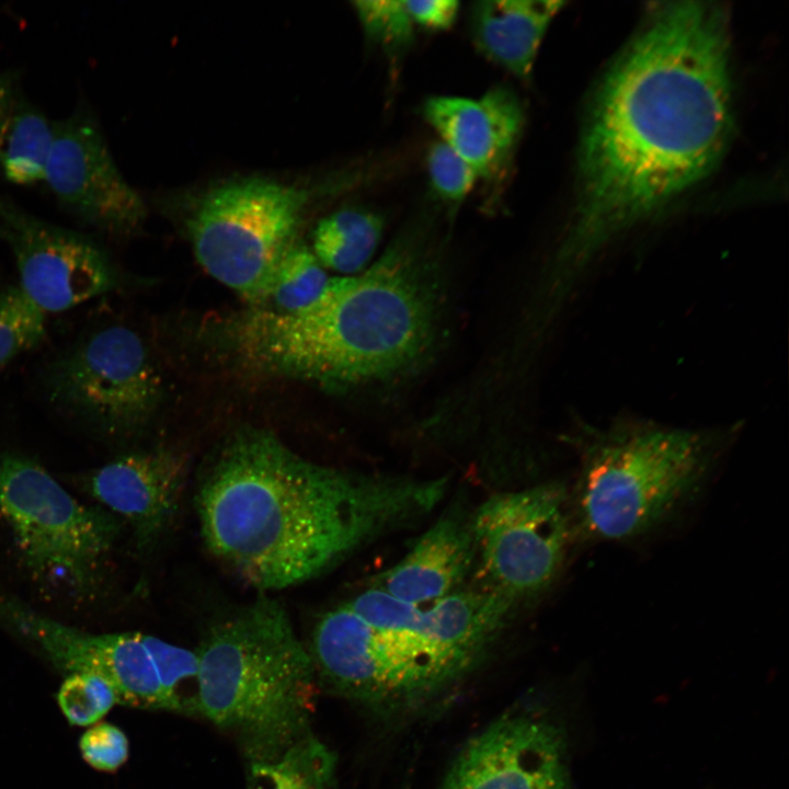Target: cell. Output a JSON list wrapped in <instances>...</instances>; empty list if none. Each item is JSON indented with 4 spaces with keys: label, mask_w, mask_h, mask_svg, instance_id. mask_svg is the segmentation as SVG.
I'll return each mask as SVG.
<instances>
[{
    "label": "cell",
    "mask_w": 789,
    "mask_h": 789,
    "mask_svg": "<svg viewBox=\"0 0 789 789\" xmlns=\"http://www.w3.org/2000/svg\"><path fill=\"white\" fill-rule=\"evenodd\" d=\"M514 604L485 587L455 591L428 607L405 604L396 630L432 650L464 675L499 637Z\"/></svg>",
    "instance_id": "obj_17"
},
{
    "label": "cell",
    "mask_w": 789,
    "mask_h": 789,
    "mask_svg": "<svg viewBox=\"0 0 789 789\" xmlns=\"http://www.w3.org/2000/svg\"><path fill=\"white\" fill-rule=\"evenodd\" d=\"M0 624L34 645L67 675L85 673L105 679L118 704L168 711L150 634L83 631L33 609L1 590Z\"/></svg>",
    "instance_id": "obj_11"
},
{
    "label": "cell",
    "mask_w": 789,
    "mask_h": 789,
    "mask_svg": "<svg viewBox=\"0 0 789 789\" xmlns=\"http://www.w3.org/2000/svg\"><path fill=\"white\" fill-rule=\"evenodd\" d=\"M82 758L100 771H115L128 757V740L125 733L108 722H96L80 737Z\"/></svg>",
    "instance_id": "obj_29"
},
{
    "label": "cell",
    "mask_w": 789,
    "mask_h": 789,
    "mask_svg": "<svg viewBox=\"0 0 789 789\" xmlns=\"http://www.w3.org/2000/svg\"><path fill=\"white\" fill-rule=\"evenodd\" d=\"M0 514L25 567L79 601L96 598L121 521L67 492L35 460L0 454Z\"/></svg>",
    "instance_id": "obj_7"
},
{
    "label": "cell",
    "mask_w": 789,
    "mask_h": 789,
    "mask_svg": "<svg viewBox=\"0 0 789 789\" xmlns=\"http://www.w3.org/2000/svg\"><path fill=\"white\" fill-rule=\"evenodd\" d=\"M442 789H574L565 734L538 711L511 710L467 742Z\"/></svg>",
    "instance_id": "obj_14"
},
{
    "label": "cell",
    "mask_w": 789,
    "mask_h": 789,
    "mask_svg": "<svg viewBox=\"0 0 789 789\" xmlns=\"http://www.w3.org/2000/svg\"><path fill=\"white\" fill-rule=\"evenodd\" d=\"M42 182L70 215L108 235L129 236L146 219L144 199L119 171L87 107L54 122Z\"/></svg>",
    "instance_id": "obj_12"
},
{
    "label": "cell",
    "mask_w": 789,
    "mask_h": 789,
    "mask_svg": "<svg viewBox=\"0 0 789 789\" xmlns=\"http://www.w3.org/2000/svg\"><path fill=\"white\" fill-rule=\"evenodd\" d=\"M330 278L312 250L297 241L277 268L268 297L274 302L273 310L295 313L309 308L320 298Z\"/></svg>",
    "instance_id": "obj_23"
},
{
    "label": "cell",
    "mask_w": 789,
    "mask_h": 789,
    "mask_svg": "<svg viewBox=\"0 0 789 789\" xmlns=\"http://www.w3.org/2000/svg\"><path fill=\"white\" fill-rule=\"evenodd\" d=\"M423 115L442 141L485 181L506 170L525 123L519 98L503 85L478 99L431 96L423 104Z\"/></svg>",
    "instance_id": "obj_16"
},
{
    "label": "cell",
    "mask_w": 789,
    "mask_h": 789,
    "mask_svg": "<svg viewBox=\"0 0 789 789\" xmlns=\"http://www.w3.org/2000/svg\"><path fill=\"white\" fill-rule=\"evenodd\" d=\"M445 479L353 473L243 430L203 477L197 513L209 551L255 588L313 579L362 546L427 515Z\"/></svg>",
    "instance_id": "obj_2"
},
{
    "label": "cell",
    "mask_w": 789,
    "mask_h": 789,
    "mask_svg": "<svg viewBox=\"0 0 789 789\" xmlns=\"http://www.w3.org/2000/svg\"><path fill=\"white\" fill-rule=\"evenodd\" d=\"M168 711L199 714L198 658L196 651L150 636Z\"/></svg>",
    "instance_id": "obj_25"
},
{
    "label": "cell",
    "mask_w": 789,
    "mask_h": 789,
    "mask_svg": "<svg viewBox=\"0 0 789 789\" xmlns=\"http://www.w3.org/2000/svg\"><path fill=\"white\" fill-rule=\"evenodd\" d=\"M188 473L186 457L168 448L123 455L98 468L89 493L133 529L139 548L149 547L173 518Z\"/></svg>",
    "instance_id": "obj_15"
},
{
    "label": "cell",
    "mask_w": 789,
    "mask_h": 789,
    "mask_svg": "<svg viewBox=\"0 0 789 789\" xmlns=\"http://www.w3.org/2000/svg\"><path fill=\"white\" fill-rule=\"evenodd\" d=\"M431 190L447 208L456 210L473 188L478 176L445 142H434L426 156Z\"/></svg>",
    "instance_id": "obj_28"
},
{
    "label": "cell",
    "mask_w": 789,
    "mask_h": 789,
    "mask_svg": "<svg viewBox=\"0 0 789 789\" xmlns=\"http://www.w3.org/2000/svg\"><path fill=\"white\" fill-rule=\"evenodd\" d=\"M722 447L711 432L649 423L594 431L582 445L570 501L573 529L604 541L658 529L698 498Z\"/></svg>",
    "instance_id": "obj_4"
},
{
    "label": "cell",
    "mask_w": 789,
    "mask_h": 789,
    "mask_svg": "<svg viewBox=\"0 0 789 789\" xmlns=\"http://www.w3.org/2000/svg\"><path fill=\"white\" fill-rule=\"evenodd\" d=\"M45 385L55 404L108 434L141 425L161 397L145 343L122 325L92 333L57 358Z\"/></svg>",
    "instance_id": "obj_10"
},
{
    "label": "cell",
    "mask_w": 789,
    "mask_h": 789,
    "mask_svg": "<svg viewBox=\"0 0 789 789\" xmlns=\"http://www.w3.org/2000/svg\"><path fill=\"white\" fill-rule=\"evenodd\" d=\"M471 527L489 590L515 603L544 594L562 568L573 529L563 485L541 483L495 494Z\"/></svg>",
    "instance_id": "obj_9"
},
{
    "label": "cell",
    "mask_w": 789,
    "mask_h": 789,
    "mask_svg": "<svg viewBox=\"0 0 789 789\" xmlns=\"http://www.w3.org/2000/svg\"><path fill=\"white\" fill-rule=\"evenodd\" d=\"M436 215L414 218L359 274L330 278L309 308L252 307L229 324L251 368L342 391L411 374L436 346L446 272Z\"/></svg>",
    "instance_id": "obj_3"
},
{
    "label": "cell",
    "mask_w": 789,
    "mask_h": 789,
    "mask_svg": "<svg viewBox=\"0 0 789 789\" xmlns=\"http://www.w3.org/2000/svg\"><path fill=\"white\" fill-rule=\"evenodd\" d=\"M733 128L727 18L658 8L602 81L579 158V204L550 272L570 284L609 238L707 176Z\"/></svg>",
    "instance_id": "obj_1"
},
{
    "label": "cell",
    "mask_w": 789,
    "mask_h": 789,
    "mask_svg": "<svg viewBox=\"0 0 789 789\" xmlns=\"http://www.w3.org/2000/svg\"><path fill=\"white\" fill-rule=\"evenodd\" d=\"M403 3L414 25L433 31L451 27L459 12V2L456 0H413Z\"/></svg>",
    "instance_id": "obj_30"
},
{
    "label": "cell",
    "mask_w": 789,
    "mask_h": 789,
    "mask_svg": "<svg viewBox=\"0 0 789 789\" xmlns=\"http://www.w3.org/2000/svg\"><path fill=\"white\" fill-rule=\"evenodd\" d=\"M382 231L379 214L362 207L341 208L317 224L311 250L323 267L355 275L374 256Z\"/></svg>",
    "instance_id": "obj_22"
},
{
    "label": "cell",
    "mask_w": 789,
    "mask_h": 789,
    "mask_svg": "<svg viewBox=\"0 0 789 789\" xmlns=\"http://www.w3.org/2000/svg\"><path fill=\"white\" fill-rule=\"evenodd\" d=\"M195 651L199 714L238 732L244 753L309 730L315 667L278 602L263 596L219 620Z\"/></svg>",
    "instance_id": "obj_5"
},
{
    "label": "cell",
    "mask_w": 789,
    "mask_h": 789,
    "mask_svg": "<svg viewBox=\"0 0 789 789\" xmlns=\"http://www.w3.org/2000/svg\"><path fill=\"white\" fill-rule=\"evenodd\" d=\"M562 1L482 0L469 10L474 46L519 80H528L546 31Z\"/></svg>",
    "instance_id": "obj_19"
},
{
    "label": "cell",
    "mask_w": 789,
    "mask_h": 789,
    "mask_svg": "<svg viewBox=\"0 0 789 789\" xmlns=\"http://www.w3.org/2000/svg\"><path fill=\"white\" fill-rule=\"evenodd\" d=\"M53 128L18 75L0 70V179L24 186L42 182Z\"/></svg>",
    "instance_id": "obj_20"
},
{
    "label": "cell",
    "mask_w": 789,
    "mask_h": 789,
    "mask_svg": "<svg viewBox=\"0 0 789 789\" xmlns=\"http://www.w3.org/2000/svg\"><path fill=\"white\" fill-rule=\"evenodd\" d=\"M57 702L70 724L88 727L99 722L117 704V698L102 677L73 673L61 683Z\"/></svg>",
    "instance_id": "obj_27"
},
{
    "label": "cell",
    "mask_w": 789,
    "mask_h": 789,
    "mask_svg": "<svg viewBox=\"0 0 789 789\" xmlns=\"http://www.w3.org/2000/svg\"><path fill=\"white\" fill-rule=\"evenodd\" d=\"M245 789H333L336 756L310 729L278 746L244 753Z\"/></svg>",
    "instance_id": "obj_21"
},
{
    "label": "cell",
    "mask_w": 789,
    "mask_h": 789,
    "mask_svg": "<svg viewBox=\"0 0 789 789\" xmlns=\"http://www.w3.org/2000/svg\"><path fill=\"white\" fill-rule=\"evenodd\" d=\"M352 4L369 43L390 55H397L411 46L414 24L403 1L357 0Z\"/></svg>",
    "instance_id": "obj_26"
},
{
    "label": "cell",
    "mask_w": 789,
    "mask_h": 789,
    "mask_svg": "<svg viewBox=\"0 0 789 789\" xmlns=\"http://www.w3.org/2000/svg\"><path fill=\"white\" fill-rule=\"evenodd\" d=\"M46 334V312L18 286L0 289V368Z\"/></svg>",
    "instance_id": "obj_24"
},
{
    "label": "cell",
    "mask_w": 789,
    "mask_h": 789,
    "mask_svg": "<svg viewBox=\"0 0 789 789\" xmlns=\"http://www.w3.org/2000/svg\"><path fill=\"white\" fill-rule=\"evenodd\" d=\"M0 241L11 251L21 289L46 313L113 289L116 270L93 239L28 213L0 193Z\"/></svg>",
    "instance_id": "obj_13"
},
{
    "label": "cell",
    "mask_w": 789,
    "mask_h": 789,
    "mask_svg": "<svg viewBox=\"0 0 789 789\" xmlns=\"http://www.w3.org/2000/svg\"><path fill=\"white\" fill-rule=\"evenodd\" d=\"M317 187L250 176L205 191L187 217L195 256L250 304L268 300L277 268L298 240Z\"/></svg>",
    "instance_id": "obj_6"
},
{
    "label": "cell",
    "mask_w": 789,
    "mask_h": 789,
    "mask_svg": "<svg viewBox=\"0 0 789 789\" xmlns=\"http://www.w3.org/2000/svg\"><path fill=\"white\" fill-rule=\"evenodd\" d=\"M315 673L335 693L379 709L421 705L456 681L435 659L368 625L345 603L316 624Z\"/></svg>",
    "instance_id": "obj_8"
},
{
    "label": "cell",
    "mask_w": 789,
    "mask_h": 789,
    "mask_svg": "<svg viewBox=\"0 0 789 789\" xmlns=\"http://www.w3.org/2000/svg\"><path fill=\"white\" fill-rule=\"evenodd\" d=\"M477 557L471 521L456 513L442 516L408 553L377 579L378 588L416 606L455 592Z\"/></svg>",
    "instance_id": "obj_18"
}]
</instances>
